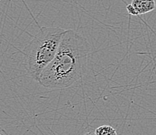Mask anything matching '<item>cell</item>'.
<instances>
[{"mask_svg": "<svg viewBox=\"0 0 156 135\" xmlns=\"http://www.w3.org/2000/svg\"><path fill=\"white\" fill-rule=\"evenodd\" d=\"M90 52V45L83 36L66 30L55 58L41 72L38 82L48 89L69 87L82 78Z\"/></svg>", "mask_w": 156, "mask_h": 135, "instance_id": "6da1fadb", "label": "cell"}, {"mask_svg": "<svg viewBox=\"0 0 156 135\" xmlns=\"http://www.w3.org/2000/svg\"><path fill=\"white\" fill-rule=\"evenodd\" d=\"M65 31L61 27H41L24 48L25 69L37 82L44 69L55 58Z\"/></svg>", "mask_w": 156, "mask_h": 135, "instance_id": "7a4b0ae2", "label": "cell"}, {"mask_svg": "<svg viewBox=\"0 0 156 135\" xmlns=\"http://www.w3.org/2000/svg\"><path fill=\"white\" fill-rule=\"evenodd\" d=\"M131 5L135 12V16L143 15L150 12L155 9L154 0H132Z\"/></svg>", "mask_w": 156, "mask_h": 135, "instance_id": "3957f363", "label": "cell"}, {"mask_svg": "<svg viewBox=\"0 0 156 135\" xmlns=\"http://www.w3.org/2000/svg\"><path fill=\"white\" fill-rule=\"evenodd\" d=\"M95 133L96 135H117V131L113 126L109 125L100 126L96 129Z\"/></svg>", "mask_w": 156, "mask_h": 135, "instance_id": "277c9868", "label": "cell"}, {"mask_svg": "<svg viewBox=\"0 0 156 135\" xmlns=\"http://www.w3.org/2000/svg\"><path fill=\"white\" fill-rule=\"evenodd\" d=\"M84 135H96V133L95 132H93V131H89L88 132V133H86Z\"/></svg>", "mask_w": 156, "mask_h": 135, "instance_id": "5b68a950", "label": "cell"}, {"mask_svg": "<svg viewBox=\"0 0 156 135\" xmlns=\"http://www.w3.org/2000/svg\"><path fill=\"white\" fill-rule=\"evenodd\" d=\"M0 135H2V134H0Z\"/></svg>", "mask_w": 156, "mask_h": 135, "instance_id": "8992f818", "label": "cell"}]
</instances>
